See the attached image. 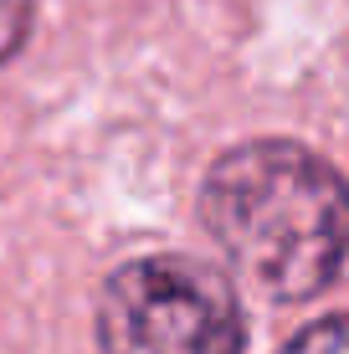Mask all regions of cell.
<instances>
[{
	"label": "cell",
	"mask_w": 349,
	"mask_h": 354,
	"mask_svg": "<svg viewBox=\"0 0 349 354\" xmlns=\"http://www.w3.org/2000/svg\"><path fill=\"white\" fill-rule=\"evenodd\" d=\"M283 354H349V313H329V319L308 324L303 334H293Z\"/></svg>",
	"instance_id": "3957f363"
},
{
	"label": "cell",
	"mask_w": 349,
	"mask_h": 354,
	"mask_svg": "<svg viewBox=\"0 0 349 354\" xmlns=\"http://www.w3.org/2000/svg\"><path fill=\"white\" fill-rule=\"evenodd\" d=\"M200 226L272 303H308L349 257V185L293 139H247L200 180Z\"/></svg>",
	"instance_id": "6da1fadb"
},
{
	"label": "cell",
	"mask_w": 349,
	"mask_h": 354,
	"mask_svg": "<svg viewBox=\"0 0 349 354\" xmlns=\"http://www.w3.org/2000/svg\"><path fill=\"white\" fill-rule=\"evenodd\" d=\"M26 36H31V0H0V62H10L26 46Z\"/></svg>",
	"instance_id": "277c9868"
},
{
	"label": "cell",
	"mask_w": 349,
	"mask_h": 354,
	"mask_svg": "<svg viewBox=\"0 0 349 354\" xmlns=\"http://www.w3.org/2000/svg\"><path fill=\"white\" fill-rule=\"evenodd\" d=\"M98 354H247L242 298L185 252L118 262L98 292Z\"/></svg>",
	"instance_id": "7a4b0ae2"
}]
</instances>
